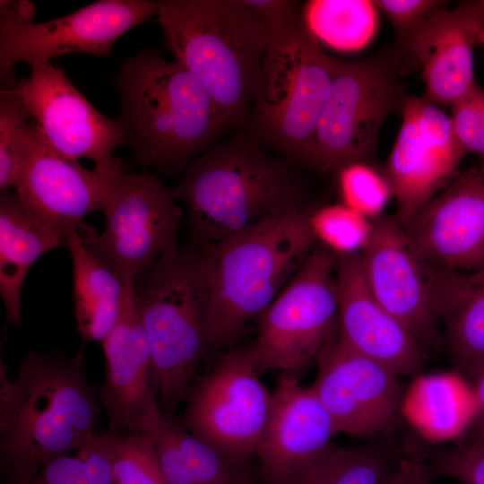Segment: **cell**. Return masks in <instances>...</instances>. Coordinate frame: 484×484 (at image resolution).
<instances>
[{
  "mask_svg": "<svg viewBox=\"0 0 484 484\" xmlns=\"http://www.w3.org/2000/svg\"><path fill=\"white\" fill-rule=\"evenodd\" d=\"M165 45L204 88L229 127L246 125L271 26L246 0H162Z\"/></svg>",
  "mask_w": 484,
  "mask_h": 484,
  "instance_id": "obj_5",
  "label": "cell"
},
{
  "mask_svg": "<svg viewBox=\"0 0 484 484\" xmlns=\"http://www.w3.org/2000/svg\"><path fill=\"white\" fill-rule=\"evenodd\" d=\"M159 1L100 0L44 22H0V77L19 63L67 54L105 56L129 30L157 16Z\"/></svg>",
  "mask_w": 484,
  "mask_h": 484,
  "instance_id": "obj_15",
  "label": "cell"
},
{
  "mask_svg": "<svg viewBox=\"0 0 484 484\" xmlns=\"http://www.w3.org/2000/svg\"><path fill=\"white\" fill-rule=\"evenodd\" d=\"M101 344L105 376L97 394L106 411L108 432H136L138 422L158 395L152 385L151 350L136 307L133 282H125L120 315Z\"/></svg>",
  "mask_w": 484,
  "mask_h": 484,
  "instance_id": "obj_21",
  "label": "cell"
},
{
  "mask_svg": "<svg viewBox=\"0 0 484 484\" xmlns=\"http://www.w3.org/2000/svg\"><path fill=\"white\" fill-rule=\"evenodd\" d=\"M101 212L104 230L81 238L124 283L178 249L183 211L154 175L123 169Z\"/></svg>",
  "mask_w": 484,
  "mask_h": 484,
  "instance_id": "obj_10",
  "label": "cell"
},
{
  "mask_svg": "<svg viewBox=\"0 0 484 484\" xmlns=\"http://www.w3.org/2000/svg\"><path fill=\"white\" fill-rule=\"evenodd\" d=\"M35 4L28 0H1L0 22H33Z\"/></svg>",
  "mask_w": 484,
  "mask_h": 484,
  "instance_id": "obj_40",
  "label": "cell"
},
{
  "mask_svg": "<svg viewBox=\"0 0 484 484\" xmlns=\"http://www.w3.org/2000/svg\"><path fill=\"white\" fill-rule=\"evenodd\" d=\"M377 11L374 1L315 0L307 2L303 12L319 41L339 50H357L374 36Z\"/></svg>",
  "mask_w": 484,
  "mask_h": 484,
  "instance_id": "obj_29",
  "label": "cell"
},
{
  "mask_svg": "<svg viewBox=\"0 0 484 484\" xmlns=\"http://www.w3.org/2000/svg\"><path fill=\"white\" fill-rule=\"evenodd\" d=\"M461 484V483H460Z\"/></svg>",
  "mask_w": 484,
  "mask_h": 484,
  "instance_id": "obj_43",
  "label": "cell"
},
{
  "mask_svg": "<svg viewBox=\"0 0 484 484\" xmlns=\"http://www.w3.org/2000/svg\"><path fill=\"white\" fill-rule=\"evenodd\" d=\"M257 320L246 352L259 374L294 373L315 359L339 330L333 255L314 247Z\"/></svg>",
  "mask_w": 484,
  "mask_h": 484,
  "instance_id": "obj_9",
  "label": "cell"
},
{
  "mask_svg": "<svg viewBox=\"0 0 484 484\" xmlns=\"http://www.w3.org/2000/svg\"><path fill=\"white\" fill-rule=\"evenodd\" d=\"M428 267L471 272L484 268V171L460 173L403 226Z\"/></svg>",
  "mask_w": 484,
  "mask_h": 484,
  "instance_id": "obj_18",
  "label": "cell"
},
{
  "mask_svg": "<svg viewBox=\"0 0 484 484\" xmlns=\"http://www.w3.org/2000/svg\"><path fill=\"white\" fill-rule=\"evenodd\" d=\"M450 116L454 134L466 151L480 160L484 171V90L476 84L452 107Z\"/></svg>",
  "mask_w": 484,
  "mask_h": 484,
  "instance_id": "obj_36",
  "label": "cell"
},
{
  "mask_svg": "<svg viewBox=\"0 0 484 484\" xmlns=\"http://www.w3.org/2000/svg\"><path fill=\"white\" fill-rule=\"evenodd\" d=\"M333 73L334 58L304 12L271 26L245 134L288 161L307 165Z\"/></svg>",
  "mask_w": 484,
  "mask_h": 484,
  "instance_id": "obj_6",
  "label": "cell"
},
{
  "mask_svg": "<svg viewBox=\"0 0 484 484\" xmlns=\"http://www.w3.org/2000/svg\"><path fill=\"white\" fill-rule=\"evenodd\" d=\"M333 421L312 387L282 372L272 393L256 454L262 482L277 480L311 459L336 435Z\"/></svg>",
  "mask_w": 484,
  "mask_h": 484,
  "instance_id": "obj_22",
  "label": "cell"
},
{
  "mask_svg": "<svg viewBox=\"0 0 484 484\" xmlns=\"http://www.w3.org/2000/svg\"><path fill=\"white\" fill-rule=\"evenodd\" d=\"M307 216L315 241L333 256L360 254L369 240L373 220L343 203L321 207Z\"/></svg>",
  "mask_w": 484,
  "mask_h": 484,
  "instance_id": "obj_31",
  "label": "cell"
},
{
  "mask_svg": "<svg viewBox=\"0 0 484 484\" xmlns=\"http://www.w3.org/2000/svg\"><path fill=\"white\" fill-rule=\"evenodd\" d=\"M30 67V75L19 82L18 91L52 148L72 161L89 159L103 172L124 169L121 160L113 155L126 144L117 119L96 109L50 61H37Z\"/></svg>",
  "mask_w": 484,
  "mask_h": 484,
  "instance_id": "obj_13",
  "label": "cell"
},
{
  "mask_svg": "<svg viewBox=\"0 0 484 484\" xmlns=\"http://www.w3.org/2000/svg\"><path fill=\"white\" fill-rule=\"evenodd\" d=\"M402 73L403 61L394 45L362 59L334 58L330 94L307 165L338 172L355 162L373 164L385 121L401 115L410 96Z\"/></svg>",
  "mask_w": 484,
  "mask_h": 484,
  "instance_id": "obj_8",
  "label": "cell"
},
{
  "mask_svg": "<svg viewBox=\"0 0 484 484\" xmlns=\"http://www.w3.org/2000/svg\"><path fill=\"white\" fill-rule=\"evenodd\" d=\"M360 260L367 285L376 300L412 334L423 353L436 346L439 320L428 266L396 218L382 215L373 220Z\"/></svg>",
  "mask_w": 484,
  "mask_h": 484,
  "instance_id": "obj_17",
  "label": "cell"
},
{
  "mask_svg": "<svg viewBox=\"0 0 484 484\" xmlns=\"http://www.w3.org/2000/svg\"><path fill=\"white\" fill-rule=\"evenodd\" d=\"M101 411L83 347L72 357L29 350L14 381L1 358L0 464L6 484H28L47 462L87 444Z\"/></svg>",
  "mask_w": 484,
  "mask_h": 484,
  "instance_id": "obj_1",
  "label": "cell"
},
{
  "mask_svg": "<svg viewBox=\"0 0 484 484\" xmlns=\"http://www.w3.org/2000/svg\"><path fill=\"white\" fill-rule=\"evenodd\" d=\"M307 213L286 214L197 246L210 347L231 348L299 269L315 243Z\"/></svg>",
  "mask_w": 484,
  "mask_h": 484,
  "instance_id": "obj_4",
  "label": "cell"
},
{
  "mask_svg": "<svg viewBox=\"0 0 484 484\" xmlns=\"http://www.w3.org/2000/svg\"><path fill=\"white\" fill-rule=\"evenodd\" d=\"M337 173L341 203L372 220L383 215L393 194L381 169L355 162Z\"/></svg>",
  "mask_w": 484,
  "mask_h": 484,
  "instance_id": "obj_35",
  "label": "cell"
},
{
  "mask_svg": "<svg viewBox=\"0 0 484 484\" xmlns=\"http://www.w3.org/2000/svg\"><path fill=\"white\" fill-rule=\"evenodd\" d=\"M402 415L432 445L458 439L479 410L471 383L458 372L419 375L404 393Z\"/></svg>",
  "mask_w": 484,
  "mask_h": 484,
  "instance_id": "obj_26",
  "label": "cell"
},
{
  "mask_svg": "<svg viewBox=\"0 0 484 484\" xmlns=\"http://www.w3.org/2000/svg\"><path fill=\"white\" fill-rule=\"evenodd\" d=\"M108 453L114 484H167L156 451L143 433L100 435Z\"/></svg>",
  "mask_w": 484,
  "mask_h": 484,
  "instance_id": "obj_32",
  "label": "cell"
},
{
  "mask_svg": "<svg viewBox=\"0 0 484 484\" xmlns=\"http://www.w3.org/2000/svg\"><path fill=\"white\" fill-rule=\"evenodd\" d=\"M402 452L388 436L352 447L331 442L284 476L262 484H387Z\"/></svg>",
  "mask_w": 484,
  "mask_h": 484,
  "instance_id": "obj_27",
  "label": "cell"
},
{
  "mask_svg": "<svg viewBox=\"0 0 484 484\" xmlns=\"http://www.w3.org/2000/svg\"><path fill=\"white\" fill-rule=\"evenodd\" d=\"M374 3L393 25L396 33L393 45L400 52L433 13L447 5V2L438 0H376Z\"/></svg>",
  "mask_w": 484,
  "mask_h": 484,
  "instance_id": "obj_37",
  "label": "cell"
},
{
  "mask_svg": "<svg viewBox=\"0 0 484 484\" xmlns=\"http://www.w3.org/2000/svg\"><path fill=\"white\" fill-rule=\"evenodd\" d=\"M428 272L454 369L471 377L484 364V268L462 272L428 266Z\"/></svg>",
  "mask_w": 484,
  "mask_h": 484,
  "instance_id": "obj_24",
  "label": "cell"
},
{
  "mask_svg": "<svg viewBox=\"0 0 484 484\" xmlns=\"http://www.w3.org/2000/svg\"><path fill=\"white\" fill-rule=\"evenodd\" d=\"M111 85L134 162L164 176L183 174L229 129L201 83L153 48L123 60Z\"/></svg>",
  "mask_w": 484,
  "mask_h": 484,
  "instance_id": "obj_2",
  "label": "cell"
},
{
  "mask_svg": "<svg viewBox=\"0 0 484 484\" xmlns=\"http://www.w3.org/2000/svg\"><path fill=\"white\" fill-rule=\"evenodd\" d=\"M270 26L280 25L300 12L297 2L290 0H246Z\"/></svg>",
  "mask_w": 484,
  "mask_h": 484,
  "instance_id": "obj_38",
  "label": "cell"
},
{
  "mask_svg": "<svg viewBox=\"0 0 484 484\" xmlns=\"http://www.w3.org/2000/svg\"><path fill=\"white\" fill-rule=\"evenodd\" d=\"M169 190L186 207L196 246L217 243L269 220L305 211V191L291 162L245 133L211 145Z\"/></svg>",
  "mask_w": 484,
  "mask_h": 484,
  "instance_id": "obj_3",
  "label": "cell"
},
{
  "mask_svg": "<svg viewBox=\"0 0 484 484\" xmlns=\"http://www.w3.org/2000/svg\"><path fill=\"white\" fill-rule=\"evenodd\" d=\"M66 241L30 212L15 192L0 194V296L6 324L22 329V290L28 272Z\"/></svg>",
  "mask_w": 484,
  "mask_h": 484,
  "instance_id": "obj_25",
  "label": "cell"
},
{
  "mask_svg": "<svg viewBox=\"0 0 484 484\" xmlns=\"http://www.w3.org/2000/svg\"><path fill=\"white\" fill-rule=\"evenodd\" d=\"M393 149L383 166L403 227L460 174L466 151L448 116L424 96L410 95Z\"/></svg>",
  "mask_w": 484,
  "mask_h": 484,
  "instance_id": "obj_12",
  "label": "cell"
},
{
  "mask_svg": "<svg viewBox=\"0 0 484 484\" xmlns=\"http://www.w3.org/2000/svg\"><path fill=\"white\" fill-rule=\"evenodd\" d=\"M484 38V0L463 1L454 9L433 13L400 52L403 73L421 72L424 97L450 108L477 83L473 50Z\"/></svg>",
  "mask_w": 484,
  "mask_h": 484,
  "instance_id": "obj_19",
  "label": "cell"
},
{
  "mask_svg": "<svg viewBox=\"0 0 484 484\" xmlns=\"http://www.w3.org/2000/svg\"><path fill=\"white\" fill-rule=\"evenodd\" d=\"M333 257L340 338L353 350L399 376L414 378L421 375V348L371 293L363 275L360 254Z\"/></svg>",
  "mask_w": 484,
  "mask_h": 484,
  "instance_id": "obj_20",
  "label": "cell"
},
{
  "mask_svg": "<svg viewBox=\"0 0 484 484\" xmlns=\"http://www.w3.org/2000/svg\"><path fill=\"white\" fill-rule=\"evenodd\" d=\"M73 262L74 315L84 341L102 342L120 315L125 283L82 243L78 234L66 243Z\"/></svg>",
  "mask_w": 484,
  "mask_h": 484,
  "instance_id": "obj_28",
  "label": "cell"
},
{
  "mask_svg": "<svg viewBox=\"0 0 484 484\" xmlns=\"http://www.w3.org/2000/svg\"><path fill=\"white\" fill-rule=\"evenodd\" d=\"M136 432L151 440L167 484H255L250 465L232 462L172 420L158 399Z\"/></svg>",
  "mask_w": 484,
  "mask_h": 484,
  "instance_id": "obj_23",
  "label": "cell"
},
{
  "mask_svg": "<svg viewBox=\"0 0 484 484\" xmlns=\"http://www.w3.org/2000/svg\"><path fill=\"white\" fill-rule=\"evenodd\" d=\"M432 480L424 461L406 455L402 457L387 484H432Z\"/></svg>",
  "mask_w": 484,
  "mask_h": 484,
  "instance_id": "obj_39",
  "label": "cell"
},
{
  "mask_svg": "<svg viewBox=\"0 0 484 484\" xmlns=\"http://www.w3.org/2000/svg\"><path fill=\"white\" fill-rule=\"evenodd\" d=\"M180 424L234 462L249 465L269 418L272 393L246 350H230L194 382Z\"/></svg>",
  "mask_w": 484,
  "mask_h": 484,
  "instance_id": "obj_11",
  "label": "cell"
},
{
  "mask_svg": "<svg viewBox=\"0 0 484 484\" xmlns=\"http://www.w3.org/2000/svg\"><path fill=\"white\" fill-rule=\"evenodd\" d=\"M121 171L89 170L65 158L31 119L13 188L23 205L67 243L73 234L85 238L96 232L83 219L102 211Z\"/></svg>",
  "mask_w": 484,
  "mask_h": 484,
  "instance_id": "obj_16",
  "label": "cell"
},
{
  "mask_svg": "<svg viewBox=\"0 0 484 484\" xmlns=\"http://www.w3.org/2000/svg\"><path fill=\"white\" fill-rule=\"evenodd\" d=\"M28 484H114L100 435L75 451L47 462Z\"/></svg>",
  "mask_w": 484,
  "mask_h": 484,
  "instance_id": "obj_33",
  "label": "cell"
},
{
  "mask_svg": "<svg viewBox=\"0 0 484 484\" xmlns=\"http://www.w3.org/2000/svg\"><path fill=\"white\" fill-rule=\"evenodd\" d=\"M133 289L150 346L152 385L169 415L187 400L209 346L194 251L165 255L133 282Z\"/></svg>",
  "mask_w": 484,
  "mask_h": 484,
  "instance_id": "obj_7",
  "label": "cell"
},
{
  "mask_svg": "<svg viewBox=\"0 0 484 484\" xmlns=\"http://www.w3.org/2000/svg\"><path fill=\"white\" fill-rule=\"evenodd\" d=\"M481 45H483V46H484V38H483V40H482V44H481Z\"/></svg>",
  "mask_w": 484,
  "mask_h": 484,
  "instance_id": "obj_42",
  "label": "cell"
},
{
  "mask_svg": "<svg viewBox=\"0 0 484 484\" xmlns=\"http://www.w3.org/2000/svg\"><path fill=\"white\" fill-rule=\"evenodd\" d=\"M471 383L478 404V420L481 422V429H484V364L471 377Z\"/></svg>",
  "mask_w": 484,
  "mask_h": 484,
  "instance_id": "obj_41",
  "label": "cell"
},
{
  "mask_svg": "<svg viewBox=\"0 0 484 484\" xmlns=\"http://www.w3.org/2000/svg\"><path fill=\"white\" fill-rule=\"evenodd\" d=\"M406 451L425 462L433 480L451 478L461 484H484V429L471 442L455 447L408 445Z\"/></svg>",
  "mask_w": 484,
  "mask_h": 484,
  "instance_id": "obj_34",
  "label": "cell"
},
{
  "mask_svg": "<svg viewBox=\"0 0 484 484\" xmlns=\"http://www.w3.org/2000/svg\"><path fill=\"white\" fill-rule=\"evenodd\" d=\"M311 386L336 432L354 437L389 436L399 426L404 389L399 376L353 350L337 333L315 359Z\"/></svg>",
  "mask_w": 484,
  "mask_h": 484,
  "instance_id": "obj_14",
  "label": "cell"
},
{
  "mask_svg": "<svg viewBox=\"0 0 484 484\" xmlns=\"http://www.w3.org/2000/svg\"><path fill=\"white\" fill-rule=\"evenodd\" d=\"M14 71L1 78L0 91V188L14 187L31 121L18 91Z\"/></svg>",
  "mask_w": 484,
  "mask_h": 484,
  "instance_id": "obj_30",
  "label": "cell"
}]
</instances>
